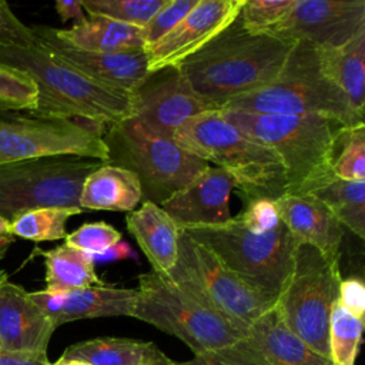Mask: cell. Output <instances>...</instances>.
<instances>
[{"instance_id": "6da1fadb", "label": "cell", "mask_w": 365, "mask_h": 365, "mask_svg": "<svg viewBox=\"0 0 365 365\" xmlns=\"http://www.w3.org/2000/svg\"><path fill=\"white\" fill-rule=\"evenodd\" d=\"M297 41L247 30L240 16L185 58L180 71L192 91L214 110L271 84Z\"/></svg>"}, {"instance_id": "7a4b0ae2", "label": "cell", "mask_w": 365, "mask_h": 365, "mask_svg": "<svg viewBox=\"0 0 365 365\" xmlns=\"http://www.w3.org/2000/svg\"><path fill=\"white\" fill-rule=\"evenodd\" d=\"M0 63L21 70L37 84L38 101L30 115L81 120L101 130L133 117L130 93L86 77L40 44L0 47Z\"/></svg>"}, {"instance_id": "3957f363", "label": "cell", "mask_w": 365, "mask_h": 365, "mask_svg": "<svg viewBox=\"0 0 365 365\" xmlns=\"http://www.w3.org/2000/svg\"><path fill=\"white\" fill-rule=\"evenodd\" d=\"M220 111L230 123L275 151L284 167V195L312 194L335 178L332 163L345 124L319 115Z\"/></svg>"}, {"instance_id": "277c9868", "label": "cell", "mask_w": 365, "mask_h": 365, "mask_svg": "<svg viewBox=\"0 0 365 365\" xmlns=\"http://www.w3.org/2000/svg\"><path fill=\"white\" fill-rule=\"evenodd\" d=\"M173 140L190 154L232 175L244 202L277 200L285 194L284 167L275 151L230 123L220 110L190 118Z\"/></svg>"}, {"instance_id": "5b68a950", "label": "cell", "mask_w": 365, "mask_h": 365, "mask_svg": "<svg viewBox=\"0 0 365 365\" xmlns=\"http://www.w3.org/2000/svg\"><path fill=\"white\" fill-rule=\"evenodd\" d=\"M221 110L278 115H319L345 125L364 124L328 73L322 48L297 40L281 73L268 86L232 98Z\"/></svg>"}, {"instance_id": "8992f818", "label": "cell", "mask_w": 365, "mask_h": 365, "mask_svg": "<svg viewBox=\"0 0 365 365\" xmlns=\"http://www.w3.org/2000/svg\"><path fill=\"white\" fill-rule=\"evenodd\" d=\"M181 231L207 247L248 287L277 302L291 277L298 245L282 221L275 230L254 232L235 215L220 225Z\"/></svg>"}, {"instance_id": "52a82bcc", "label": "cell", "mask_w": 365, "mask_h": 365, "mask_svg": "<svg viewBox=\"0 0 365 365\" xmlns=\"http://www.w3.org/2000/svg\"><path fill=\"white\" fill-rule=\"evenodd\" d=\"M108 160L131 171L141 185V202L161 205L210 164L181 148L173 138L153 133L135 117L108 125L103 133Z\"/></svg>"}, {"instance_id": "ba28073f", "label": "cell", "mask_w": 365, "mask_h": 365, "mask_svg": "<svg viewBox=\"0 0 365 365\" xmlns=\"http://www.w3.org/2000/svg\"><path fill=\"white\" fill-rule=\"evenodd\" d=\"M135 289L131 317L181 339L194 355L230 346L244 335L164 274H141Z\"/></svg>"}, {"instance_id": "9c48e42d", "label": "cell", "mask_w": 365, "mask_h": 365, "mask_svg": "<svg viewBox=\"0 0 365 365\" xmlns=\"http://www.w3.org/2000/svg\"><path fill=\"white\" fill-rule=\"evenodd\" d=\"M339 259L298 244L291 277L275 308L284 324L312 351L329 359L328 329L341 284Z\"/></svg>"}, {"instance_id": "30bf717a", "label": "cell", "mask_w": 365, "mask_h": 365, "mask_svg": "<svg viewBox=\"0 0 365 365\" xmlns=\"http://www.w3.org/2000/svg\"><path fill=\"white\" fill-rule=\"evenodd\" d=\"M164 275L244 334L258 317L275 305L231 272L207 247L181 230L177 262Z\"/></svg>"}, {"instance_id": "8fae6325", "label": "cell", "mask_w": 365, "mask_h": 365, "mask_svg": "<svg viewBox=\"0 0 365 365\" xmlns=\"http://www.w3.org/2000/svg\"><path fill=\"white\" fill-rule=\"evenodd\" d=\"M103 161L84 157H46L0 164V217L47 207H80L86 178Z\"/></svg>"}, {"instance_id": "7c38bea8", "label": "cell", "mask_w": 365, "mask_h": 365, "mask_svg": "<svg viewBox=\"0 0 365 365\" xmlns=\"http://www.w3.org/2000/svg\"><path fill=\"white\" fill-rule=\"evenodd\" d=\"M103 133L78 120L16 114L0 120V164L63 155L107 163L108 150Z\"/></svg>"}, {"instance_id": "4fadbf2b", "label": "cell", "mask_w": 365, "mask_h": 365, "mask_svg": "<svg viewBox=\"0 0 365 365\" xmlns=\"http://www.w3.org/2000/svg\"><path fill=\"white\" fill-rule=\"evenodd\" d=\"M365 30L364 0H294L285 16L265 33L285 40H305L334 50Z\"/></svg>"}, {"instance_id": "5bb4252c", "label": "cell", "mask_w": 365, "mask_h": 365, "mask_svg": "<svg viewBox=\"0 0 365 365\" xmlns=\"http://www.w3.org/2000/svg\"><path fill=\"white\" fill-rule=\"evenodd\" d=\"M130 94L133 117L167 138L190 118L214 110L192 91L178 67L148 73Z\"/></svg>"}, {"instance_id": "9a60e30c", "label": "cell", "mask_w": 365, "mask_h": 365, "mask_svg": "<svg viewBox=\"0 0 365 365\" xmlns=\"http://www.w3.org/2000/svg\"><path fill=\"white\" fill-rule=\"evenodd\" d=\"M212 352L234 365H332L284 324L275 305L258 317L238 341Z\"/></svg>"}, {"instance_id": "2e32d148", "label": "cell", "mask_w": 365, "mask_h": 365, "mask_svg": "<svg viewBox=\"0 0 365 365\" xmlns=\"http://www.w3.org/2000/svg\"><path fill=\"white\" fill-rule=\"evenodd\" d=\"M244 0H198L190 13L158 43L145 50L148 73L178 67L240 14Z\"/></svg>"}, {"instance_id": "e0dca14e", "label": "cell", "mask_w": 365, "mask_h": 365, "mask_svg": "<svg viewBox=\"0 0 365 365\" xmlns=\"http://www.w3.org/2000/svg\"><path fill=\"white\" fill-rule=\"evenodd\" d=\"M31 30L37 44L51 56L86 77L108 87L131 93L148 74L145 50L127 53L87 51L57 38L53 27L37 24Z\"/></svg>"}, {"instance_id": "ac0fdd59", "label": "cell", "mask_w": 365, "mask_h": 365, "mask_svg": "<svg viewBox=\"0 0 365 365\" xmlns=\"http://www.w3.org/2000/svg\"><path fill=\"white\" fill-rule=\"evenodd\" d=\"M234 190V177L210 165L160 207L180 230L220 225L231 220L230 198Z\"/></svg>"}, {"instance_id": "d6986e66", "label": "cell", "mask_w": 365, "mask_h": 365, "mask_svg": "<svg viewBox=\"0 0 365 365\" xmlns=\"http://www.w3.org/2000/svg\"><path fill=\"white\" fill-rule=\"evenodd\" d=\"M30 297L57 328L77 319L131 317L137 289L101 284L71 291L41 289Z\"/></svg>"}, {"instance_id": "ffe728a7", "label": "cell", "mask_w": 365, "mask_h": 365, "mask_svg": "<svg viewBox=\"0 0 365 365\" xmlns=\"http://www.w3.org/2000/svg\"><path fill=\"white\" fill-rule=\"evenodd\" d=\"M56 327L21 285H0V349L47 352Z\"/></svg>"}, {"instance_id": "44dd1931", "label": "cell", "mask_w": 365, "mask_h": 365, "mask_svg": "<svg viewBox=\"0 0 365 365\" xmlns=\"http://www.w3.org/2000/svg\"><path fill=\"white\" fill-rule=\"evenodd\" d=\"M274 202L298 244H309L331 258H341L344 227L321 200L312 194H299L282 195Z\"/></svg>"}, {"instance_id": "7402d4cb", "label": "cell", "mask_w": 365, "mask_h": 365, "mask_svg": "<svg viewBox=\"0 0 365 365\" xmlns=\"http://www.w3.org/2000/svg\"><path fill=\"white\" fill-rule=\"evenodd\" d=\"M125 227L151 264V271L167 274L173 269L178 258L180 228L160 205L144 201L125 215Z\"/></svg>"}, {"instance_id": "603a6c76", "label": "cell", "mask_w": 365, "mask_h": 365, "mask_svg": "<svg viewBox=\"0 0 365 365\" xmlns=\"http://www.w3.org/2000/svg\"><path fill=\"white\" fill-rule=\"evenodd\" d=\"M61 41L87 51L127 53L144 50L143 29L104 16L88 14L70 29H54Z\"/></svg>"}, {"instance_id": "cb8c5ba5", "label": "cell", "mask_w": 365, "mask_h": 365, "mask_svg": "<svg viewBox=\"0 0 365 365\" xmlns=\"http://www.w3.org/2000/svg\"><path fill=\"white\" fill-rule=\"evenodd\" d=\"M141 185L128 170L103 164L84 181L78 205L83 210L133 211L141 202Z\"/></svg>"}, {"instance_id": "d4e9b609", "label": "cell", "mask_w": 365, "mask_h": 365, "mask_svg": "<svg viewBox=\"0 0 365 365\" xmlns=\"http://www.w3.org/2000/svg\"><path fill=\"white\" fill-rule=\"evenodd\" d=\"M61 356L90 365H161L170 361L153 342L118 336H100L73 344Z\"/></svg>"}, {"instance_id": "484cf974", "label": "cell", "mask_w": 365, "mask_h": 365, "mask_svg": "<svg viewBox=\"0 0 365 365\" xmlns=\"http://www.w3.org/2000/svg\"><path fill=\"white\" fill-rule=\"evenodd\" d=\"M328 73L345 93L352 110L364 117L365 103V30L339 48L324 50Z\"/></svg>"}, {"instance_id": "4316f807", "label": "cell", "mask_w": 365, "mask_h": 365, "mask_svg": "<svg viewBox=\"0 0 365 365\" xmlns=\"http://www.w3.org/2000/svg\"><path fill=\"white\" fill-rule=\"evenodd\" d=\"M46 265L47 291H71L104 284L96 274L90 254L68 244L41 251Z\"/></svg>"}, {"instance_id": "83f0119b", "label": "cell", "mask_w": 365, "mask_h": 365, "mask_svg": "<svg viewBox=\"0 0 365 365\" xmlns=\"http://www.w3.org/2000/svg\"><path fill=\"white\" fill-rule=\"evenodd\" d=\"M312 195L331 210L342 227L365 238V180L332 178Z\"/></svg>"}, {"instance_id": "f1b7e54d", "label": "cell", "mask_w": 365, "mask_h": 365, "mask_svg": "<svg viewBox=\"0 0 365 365\" xmlns=\"http://www.w3.org/2000/svg\"><path fill=\"white\" fill-rule=\"evenodd\" d=\"M84 210L80 207H47L24 211L10 221V234L34 242L66 240L67 221Z\"/></svg>"}, {"instance_id": "f546056e", "label": "cell", "mask_w": 365, "mask_h": 365, "mask_svg": "<svg viewBox=\"0 0 365 365\" xmlns=\"http://www.w3.org/2000/svg\"><path fill=\"white\" fill-rule=\"evenodd\" d=\"M364 319L335 305L329 319L328 345L332 365H355L362 341Z\"/></svg>"}, {"instance_id": "4dcf8cb0", "label": "cell", "mask_w": 365, "mask_h": 365, "mask_svg": "<svg viewBox=\"0 0 365 365\" xmlns=\"http://www.w3.org/2000/svg\"><path fill=\"white\" fill-rule=\"evenodd\" d=\"M168 0H81L87 14L104 16L144 29Z\"/></svg>"}, {"instance_id": "1f68e13d", "label": "cell", "mask_w": 365, "mask_h": 365, "mask_svg": "<svg viewBox=\"0 0 365 365\" xmlns=\"http://www.w3.org/2000/svg\"><path fill=\"white\" fill-rule=\"evenodd\" d=\"M335 178L365 180V125H346L342 128L332 163Z\"/></svg>"}, {"instance_id": "d6a6232c", "label": "cell", "mask_w": 365, "mask_h": 365, "mask_svg": "<svg viewBox=\"0 0 365 365\" xmlns=\"http://www.w3.org/2000/svg\"><path fill=\"white\" fill-rule=\"evenodd\" d=\"M38 88L34 80L19 68L0 63V111H34Z\"/></svg>"}, {"instance_id": "836d02e7", "label": "cell", "mask_w": 365, "mask_h": 365, "mask_svg": "<svg viewBox=\"0 0 365 365\" xmlns=\"http://www.w3.org/2000/svg\"><path fill=\"white\" fill-rule=\"evenodd\" d=\"M120 241L121 232L106 221L83 224L66 237V244L90 255L101 254Z\"/></svg>"}, {"instance_id": "e575fe53", "label": "cell", "mask_w": 365, "mask_h": 365, "mask_svg": "<svg viewBox=\"0 0 365 365\" xmlns=\"http://www.w3.org/2000/svg\"><path fill=\"white\" fill-rule=\"evenodd\" d=\"M294 0H244L240 10L242 26L254 33L269 30L292 6Z\"/></svg>"}, {"instance_id": "d590c367", "label": "cell", "mask_w": 365, "mask_h": 365, "mask_svg": "<svg viewBox=\"0 0 365 365\" xmlns=\"http://www.w3.org/2000/svg\"><path fill=\"white\" fill-rule=\"evenodd\" d=\"M198 0H168L167 4L143 29L144 50H148L168 34L197 4Z\"/></svg>"}, {"instance_id": "8d00e7d4", "label": "cell", "mask_w": 365, "mask_h": 365, "mask_svg": "<svg viewBox=\"0 0 365 365\" xmlns=\"http://www.w3.org/2000/svg\"><path fill=\"white\" fill-rule=\"evenodd\" d=\"M36 44L37 40L31 27L11 11L9 3L0 1V47L27 48Z\"/></svg>"}, {"instance_id": "74e56055", "label": "cell", "mask_w": 365, "mask_h": 365, "mask_svg": "<svg viewBox=\"0 0 365 365\" xmlns=\"http://www.w3.org/2000/svg\"><path fill=\"white\" fill-rule=\"evenodd\" d=\"M240 221L254 232H267L281 224L274 200L254 198L245 202L244 210L237 215Z\"/></svg>"}, {"instance_id": "f35d334b", "label": "cell", "mask_w": 365, "mask_h": 365, "mask_svg": "<svg viewBox=\"0 0 365 365\" xmlns=\"http://www.w3.org/2000/svg\"><path fill=\"white\" fill-rule=\"evenodd\" d=\"M338 305L345 311L364 319L365 314V285L358 277H348L341 279L338 291Z\"/></svg>"}, {"instance_id": "ab89813d", "label": "cell", "mask_w": 365, "mask_h": 365, "mask_svg": "<svg viewBox=\"0 0 365 365\" xmlns=\"http://www.w3.org/2000/svg\"><path fill=\"white\" fill-rule=\"evenodd\" d=\"M0 365H51L47 352H23L0 349Z\"/></svg>"}, {"instance_id": "60d3db41", "label": "cell", "mask_w": 365, "mask_h": 365, "mask_svg": "<svg viewBox=\"0 0 365 365\" xmlns=\"http://www.w3.org/2000/svg\"><path fill=\"white\" fill-rule=\"evenodd\" d=\"M135 252L131 250V247L127 242H117L111 248L106 250L101 254L91 255V259L96 265V262H110V261H117V259H124V258H135Z\"/></svg>"}, {"instance_id": "b9f144b4", "label": "cell", "mask_w": 365, "mask_h": 365, "mask_svg": "<svg viewBox=\"0 0 365 365\" xmlns=\"http://www.w3.org/2000/svg\"><path fill=\"white\" fill-rule=\"evenodd\" d=\"M57 14L60 16V20L63 23L74 19L76 23L81 21L86 16H84V9L81 4V0H58L54 4Z\"/></svg>"}, {"instance_id": "7bdbcfd3", "label": "cell", "mask_w": 365, "mask_h": 365, "mask_svg": "<svg viewBox=\"0 0 365 365\" xmlns=\"http://www.w3.org/2000/svg\"><path fill=\"white\" fill-rule=\"evenodd\" d=\"M173 365H234V364H230V362L221 359L212 351H210V352L197 354L191 359L184 361V362H174L173 361Z\"/></svg>"}, {"instance_id": "ee69618b", "label": "cell", "mask_w": 365, "mask_h": 365, "mask_svg": "<svg viewBox=\"0 0 365 365\" xmlns=\"http://www.w3.org/2000/svg\"><path fill=\"white\" fill-rule=\"evenodd\" d=\"M13 241H14V237L11 234L0 237V259L7 254L10 245L13 244Z\"/></svg>"}, {"instance_id": "f6af8a7d", "label": "cell", "mask_w": 365, "mask_h": 365, "mask_svg": "<svg viewBox=\"0 0 365 365\" xmlns=\"http://www.w3.org/2000/svg\"><path fill=\"white\" fill-rule=\"evenodd\" d=\"M51 365H90L84 361H80V359H68V358H63L60 356L56 362H53Z\"/></svg>"}, {"instance_id": "bcb514c9", "label": "cell", "mask_w": 365, "mask_h": 365, "mask_svg": "<svg viewBox=\"0 0 365 365\" xmlns=\"http://www.w3.org/2000/svg\"><path fill=\"white\" fill-rule=\"evenodd\" d=\"M10 234V222L0 217V237Z\"/></svg>"}, {"instance_id": "7dc6e473", "label": "cell", "mask_w": 365, "mask_h": 365, "mask_svg": "<svg viewBox=\"0 0 365 365\" xmlns=\"http://www.w3.org/2000/svg\"><path fill=\"white\" fill-rule=\"evenodd\" d=\"M16 114L14 113H3L0 111V120H7V118H13Z\"/></svg>"}, {"instance_id": "c3c4849f", "label": "cell", "mask_w": 365, "mask_h": 365, "mask_svg": "<svg viewBox=\"0 0 365 365\" xmlns=\"http://www.w3.org/2000/svg\"><path fill=\"white\" fill-rule=\"evenodd\" d=\"M6 279H9V278H7V272H6L4 269H0V285H1Z\"/></svg>"}, {"instance_id": "681fc988", "label": "cell", "mask_w": 365, "mask_h": 365, "mask_svg": "<svg viewBox=\"0 0 365 365\" xmlns=\"http://www.w3.org/2000/svg\"><path fill=\"white\" fill-rule=\"evenodd\" d=\"M161 365H173V361H171V359H170V361H168V362H165V364H161Z\"/></svg>"}]
</instances>
